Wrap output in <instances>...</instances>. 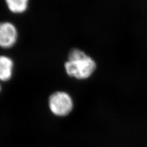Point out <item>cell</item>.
<instances>
[{"label":"cell","instance_id":"6da1fadb","mask_svg":"<svg viewBox=\"0 0 147 147\" xmlns=\"http://www.w3.org/2000/svg\"><path fill=\"white\" fill-rule=\"evenodd\" d=\"M64 67L69 76L79 80L88 79L94 72L96 64L84 51L74 49L71 50Z\"/></svg>","mask_w":147,"mask_h":147},{"label":"cell","instance_id":"7a4b0ae2","mask_svg":"<svg viewBox=\"0 0 147 147\" xmlns=\"http://www.w3.org/2000/svg\"><path fill=\"white\" fill-rule=\"evenodd\" d=\"M49 108L53 114L63 117L68 115L73 107L71 96L64 92H56L49 97Z\"/></svg>","mask_w":147,"mask_h":147},{"label":"cell","instance_id":"3957f363","mask_svg":"<svg viewBox=\"0 0 147 147\" xmlns=\"http://www.w3.org/2000/svg\"><path fill=\"white\" fill-rule=\"evenodd\" d=\"M16 27L10 22L0 23V47L9 48L14 45L17 39Z\"/></svg>","mask_w":147,"mask_h":147},{"label":"cell","instance_id":"277c9868","mask_svg":"<svg viewBox=\"0 0 147 147\" xmlns=\"http://www.w3.org/2000/svg\"><path fill=\"white\" fill-rule=\"evenodd\" d=\"M13 62L11 58L0 56V80L7 81L12 76Z\"/></svg>","mask_w":147,"mask_h":147},{"label":"cell","instance_id":"5b68a950","mask_svg":"<svg viewBox=\"0 0 147 147\" xmlns=\"http://www.w3.org/2000/svg\"><path fill=\"white\" fill-rule=\"evenodd\" d=\"M9 9L14 13H22L27 8L28 0H5Z\"/></svg>","mask_w":147,"mask_h":147},{"label":"cell","instance_id":"8992f818","mask_svg":"<svg viewBox=\"0 0 147 147\" xmlns=\"http://www.w3.org/2000/svg\"><path fill=\"white\" fill-rule=\"evenodd\" d=\"M0 90H1V86H0Z\"/></svg>","mask_w":147,"mask_h":147}]
</instances>
